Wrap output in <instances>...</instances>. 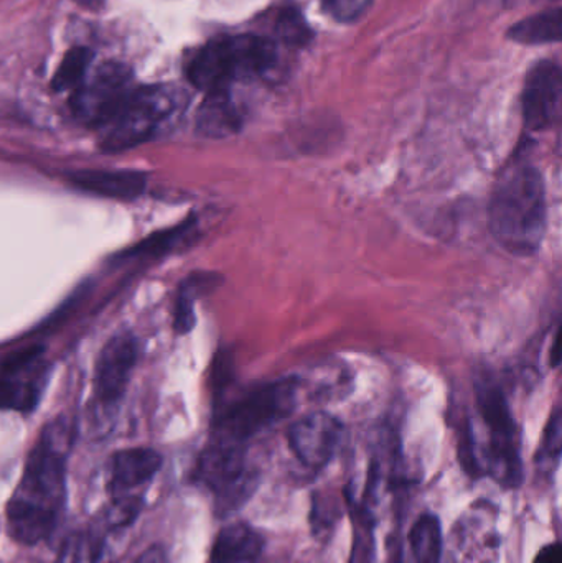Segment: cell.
Wrapping results in <instances>:
<instances>
[{
	"instance_id": "6da1fadb",
	"label": "cell",
	"mask_w": 562,
	"mask_h": 563,
	"mask_svg": "<svg viewBox=\"0 0 562 563\" xmlns=\"http://www.w3.org/2000/svg\"><path fill=\"white\" fill-rule=\"evenodd\" d=\"M71 440L73 429L65 419L53 420L40 433L7 505V529L13 541L35 545L56 528L65 506L66 459Z\"/></svg>"
},
{
	"instance_id": "7a4b0ae2",
	"label": "cell",
	"mask_w": 562,
	"mask_h": 563,
	"mask_svg": "<svg viewBox=\"0 0 562 563\" xmlns=\"http://www.w3.org/2000/svg\"><path fill=\"white\" fill-rule=\"evenodd\" d=\"M548 227L547 185L533 165L508 168L488 203V228L507 253L530 257L540 251Z\"/></svg>"
},
{
	"instance_id": "3957f363",
	"label": "cell",
	"mask_w": 562,
	"mask_h": 563,
	"mask_svg": "<svg viewBox=\"0 0 562 563\" xmlns=\"http://www.w3.org/2000/svg\"><path fill=\"white\" fill-rule=\"evenodd\" d=\"M279 66V45L269 36H228L207 43L188 65V81L201 91L230 89L234 82L269 78Z\"/></svg>"
},
{
	"instance_id": "277c9868",
	"label": "cell",
	"mask_w": 562,
	"mask_h": 563,
	"mask_svg": "<svg viewBox=\"0 0 562 563\" xmlns=\"http://www.w3.org/2000/svg\"><path fill=\"white\" fill-rule=\"evenodd\" d=\"M475 393L485 435L472 452L475 476H491L502 488H518L525 478L521 437L507 397L498 384L487 379L477 383Z\"/></svg>"
},
{
	"instance_id": "5b68a950",
	"label": "cell",
	"mask_w": 562,
	"mask_h": 563,
	"mask_svg": "<svg viewBox=\"0 0 562 563\" xmlns=\"http://www.w3.org/2000/svg\"><path fill=\"white\" fill-rule=\"evenodd\" d=\"M187 104V92L175 85L134 89L118 114L102 128V151L125 152L144 144L162 125L180 115Z\"/></svg>"
},
{
	"instance_id": "8992f818",
	"label": "cell",
	"mask_w": 562,
	"mask_h": 563,
	"mask_svg": "<svg viewBox=\"0 0 562 563\" xmlns=\"http://www.w3.org/2000/svg\"><path fill=\"white\" fill-rule=\"evenodd\" d=\"M299 380H274L221 407L214 417L213 439L246 445L254 437L283 422L297 406Z\"/></svg>"
},
{
	"instance_id": "52a82bcc",
	"label": "cell",
	"mask_w": 562,
	"mask_h": 563,
	"mask_svg": "<svg viewBox=\"0 0 562 563\" xmlns=\"http://www.w3.org/2000/svg\"><path fill=\"white\" fill-rule=\"evenodd\" d=\"M195 476L214 496L221 516L243 508L260 485V475L247 462L244 445L227 440L211 439L198 459Z\"/></svg>"
},
{
	"instance_id": "ba28073f",
	"label": "cell",
	"mask_w": 562,
	"mask_h": 563,
	"mask_svg": "<svg viewBox=\"0 0 562 563\" xmlns=\"http://www.w3.org/2000/svg\"><path fill=\"white\" fill-rule=\"evenodd\" d=\"M132 91L131 68L122 63H102L73 91V114L81 124L102 129L118 114Z\"/></svg>"
},
{
	"instance_id": "9c48e42d",
	"label": "cell",
	"mask_w": 562,
	"mask_h": 563,
	"mask_svg": "<svg viewBox=\"0 0 562 563\" xmlns=\"http://www.w3.org/2000/svg\"><path fill=\"white\" fill-rule=\"evenodd\" d=\"M342 439V422L326 412L302 417L287 432L290 452L312 472H319L332 462Z\"/></svg>"
},
{
	"instance_id": "30bf717a",
	"label": "cell",
	"mask_w": 562,
	"mask_h": 563,
	"mask_svg": "<svg viewBox=\"0 0 562 563\" xmlns=\"http://www.w3.org/2000/svg\"><path fill=\"white\" fill-rule=\"evenodd\" d=\"M562 73L554 62L537 63L525 81L524 119L530 131H547L557 124L561 114Z\"/></svg>"
},
{
	"instance_id": "8fae6325",
	"label": "cell",
	"mask_w": 562,
	"mask_h": 563,
	"mask_svg": "<svg viewBox=\"0 0 562 563\" xmlns=\"http://www.w3.org/2000/svg\"><path fill=\"white\" fill-rule=\"evenodd\" d=\"M137 361V343L129 333H119L102 347L96 364V397L104 406L118 402Z\"/></svg>"
},
{
	"instance_id": "7c38bea8",
	"label": "cell",
	"mask_w": 562,
	"mask_h": 563,
	"mask_svg": "<svg viewBox=\"0 0 562 563\" xmlns=\"http://www.w3.org/2000/svg\"><path fill=\"white\" fill-rule=\"evenodd\" d=\"M162 466V456L151 449L121 450L109 462L108 489L112 498L131 495L147 485Z\"/></svg>"
},
{
	"instance_id": "4fadbf2b",
	"label": "cell",
	"mask_w": 562,
	"mask_h": 563,
	"mask_svg": "<svg viewBox=\"0 0 562 563\" xmlns=\"http://www.w3.org/2000/svg\"><path fill=\"white\" fill-rule=\"evenodd\" d=\"M66 178L78 190L111 200H135L147 188V175L137 170H75Z\"/></svg>"
},
{
	"instance_id": "5bb4252c",
	"label": "cell",
	"mask_w": 562,
	"mask_h": 563,
	"mask_svg": "<svg viewBox=\"0 0 562 563\" xmlns=\"http://www.w3.org/2000/svg\"><path fill=\"white\" fill-rule=\"evenodd\" d=\"M243 125V114L230 89L207 92L197 112V132L207 139H227Z\"/></svg>"
},
{
	"instance_id": "9a60e30c",
	"label": "cell",
	"mask_w": 562,
	"mask_h": 563,
	"mask_svg": "<svg viewBox=\"0 0 562 563\" xmlns=\"http://www.w3.org/2000/svg\"><path fill=\"white\" fill-rule=\"evenodd\" d=\"M263 551V536L246 522H234L218 532L210 563H256Z\"/></svg>"
},
{
	"instance_id": "2e32d148",
	"label": "cell",
	"mask_w": 562,
	"mask_h": 563,
	"mask_svg": "<svg viewBox=\"0 0 562 563\" xmlns=\"http://www.w3.org/2000/svg\"><path fill=\"white\" fill-rule=\"evenodd\" d=\"M32 366L16 371H0V410L30 412L38 404L42 380L22 377L23 373Z\"/></svg>"
},
{
	"instance_id": "e0dca14e",
	"label": "cell",
	"mask_w": 562,
	"mask_h": 563,
	"mask_svg": "<svg viewBox=\"0 0 562 563\" xmlns=\"http://www.w3.org/2000/svg\"><path fill=\"white\" fill-rule=\"evenodd\" d=\"M415 563H441L444 551L441 521L432 512L419 516L408 536Z\"/></svg>"
},
{
	"instance_id": "ac0fdd59",
	"label": "cell",
	"mask_w": 562,
	"mask_h": 563,
	"mask_svg": "<svg viewBox=\"0 0 562 563\" xmlns=\"http://www.w3.org/2000/svg\"><path fill=\"white\" fill-rule=\"evenodd\" d=\"M561 9L550 10L540 15L528 16L508 30V38L520 45H544L558 43L562 35Z\"/></svg>"
},
{
	"instance_id": "d6986e66",
	"label": "cell",
	"mask_w": 562,
	"mask_h": 563,
	"mask_svg": "<svg viewBox=\"0 0 562 563\" xmlns=\"http://www.w3.org/2000/svg\"><path fill=\"white\" fill-rule=\"evenodd\" d=\"M217 284V276L213 274H197L191 279L185 280L178 291L177 301H175L174 328L178 334H187L194 330L195 300L198 295L205 294Z\"/></svg>"
},
{
	"instance_id": "ffe728a7",
	"label": "cell",
	"mask_w": 562,
	"mask_h": 563,
	"mask_svg": "<svg viewBox=\"0 0 562 563\" xmlns=\"http://www.w3.org/2000/svg\"><path fill=\"white\" fill-rule=\"evenodd\" d=\"M92 62V52L88 48H71L56 68L52 79V88L56 92L76 91L89 75Z\"/></svg>"
},
{
	"instance_id": "44dd1931",
	"label": "cell",
	"mask_w": 562,
	"mask_h": 563,
	"mask_svg": "<svg viewBox=\"0 0 562 563\" xmlns=\"http://www.w3.org/2000/svg\"><path fill=\"white\" fill-rule=\"evenodd\" d=\"M312 29L304 20L302 13L294 7H284L277 10L273 22V38L279 45L290 46V48H302L312 40Z\"/></svg>"
},
{
	"instance_id": "7402d4cb",
	"label": "cell",
	"mask_w": 562,
	"mask_h": 563,
	"mask_svg": "<svg viewBox=\"0 0 562 563\" xmlns=\"http://www.w3.org/2000/svg\"><path fill=\"white\" fill-rule=\"evenodd\" d=\"M56 563H104V541L91 531L75 532L63 541Z\"/></svg>"
},
{
	"instance_id": "603a6c76",
	"label": "cell",
	"mask_w": 562,
	"mask_h": 563,
	"mask_svg": "<svg viewBox=\"0 0 562 563\" xmlns=\"http://www.w3.org/2000/svg\"><path fill=\"white\" fill-rule=\"evenodd\" d=\"M562 446V416L560 409L554 410L544 429L543 439H541L540 450L535 455V465L541 475H553L560 466Z\"/></svg>"
},
{
	"instance_id": "cb8c5ba5",
	"label": "cell",
	"mask_w": 562,
	"mask_h": 563,
	"mask_svg": "<svg viewBox=\"0 0 562 563\" xmlns=\"http://www.w3.org/2000/svg\"><path fill=\"white\" fill-rule=\"evenodd\" d=\"M194 230L195 220H188L178 224V227L170 228V230L158 231V233L148 236L147 240L141 241L137 246L129 250L124 256L144 257L167 253V251L174 250L177 244H180V241H184L187 234Z\"/></svg>"
},
{
	"instance_id": "d4e9b609",
	"label": "cell",
	"mask_w": 562,
	"mask_h": 563,
	"mask_svg": "<svg viewBox=\"0 0 562 563\" xmlns=\"http://www.w3.org/2000/svg\"><path fill=\"white\" fill-rule=\"evenodd\" d=\"M142 509L141 496L128 495L112 498L106 512V525L109 529H121L132 525Z\"/></svg>"
},
{
	"instance_id": "484cf974",
	"label": "cell",
	"mask_w": 562,
	"mask_h": 563,
	"mask_svg": "<svg viewBox=\"0 0 562 563\" xmlns=\"http://www.w3.org/2000/svg\"><path fill=\"white\" fill-rule=\"evenodd\" d=\"M372 0H322L323 9L337 22L350 23L363 15Z\"/></svg>"
},
{
	"instance_id": "4316f807",
	"label": "cell",
	"mask_w": 562,
	"mask_h": 563,
	"mask_svg": "<svg viewBox=\"0 0 562 563\" xmlns=\"http://www.w3.org/2000/svg\"><path fill=\"white\" fill-rule=\"evenodd\" d=\"M533 563H562V549L560 542H553V544L544 545Z\"/></svg>"
},
{
	"instance_id": "83f0119b",
	"label": "cell",
	"mask_w": 562,
	"mask_h": 563,
	"mask_svg": "<svg viewBox=\"0 0 562 563\" xmlns=\"http://www.w3.org/2000/svg\"><path fill=\"white\" fill-rule=\"evenodd\" d=\"M135 563H168V559L164 548H161V545H152V548H148L147 551L139 555Z\"/></svg>"
},
{
	"instance_id": "f1b7e54d",
	"label": "cell",
	"mask_w": 562,
	"mask_h": 563,
	"mask_svg": "<svg viewBox=\"0 0 562 563\" xmlns=\"http://www.w3.org/2000/svg\"><path fill=\"white\" fill-rule=\"evenodd\" d=\"M550 361L554 367L560 364V333H557V336H554L553 351H551Z\"/></svg>"
},
{
	"instance_id": "f546056e",
	"label": "cell",
	"mask_w": 562,
	"mask_h": 563,
	"mask_svg": "<svg viewBox=\"0 0 562 563\" xmlns=\"http://www.w3.org/2000/svg\"><path fill=\"white\" fill-rule=\"evenodd\" d=\"M79 2H82V3H95L96 0H79Z\"/></svg>"
}]
</instances>
